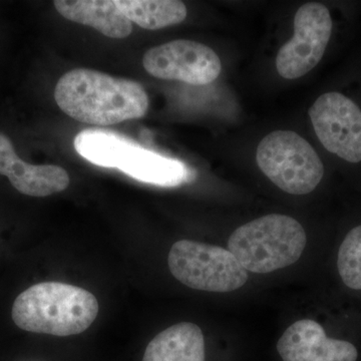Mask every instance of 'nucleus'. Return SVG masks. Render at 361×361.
<instances>
[{
  "label": "nucleus",
  "mask_w": 361,
  "mask_h": 361,
  "mask_svg": "<svg viewBox=\"0 0 361 361\" xmlns=\"http://www.w3.org/2000/svg\"><path fill=\"white\" fill-rule=\"evenodd\" d=\"M336 270L342 287L361 295V221L351 226L339 242Z\"/></svg>",
  "instance_id": "dca6fc26"
},
{
  "label": "nucleus",
  "mask_w": 361,
  "mask_h": 361,
  "mask_svg": "<svg viewBox=\"0 0 361 361\" xmlns=\"http://www.w3.org/2000/svg\"><path fill=\"white\" fill-rule=\"evenodd\" d=\"M307 243L303 226L290 216L269 214L237 228L228 250L247 271L267 274L300 259Z\"/></svg>",
  "instance_id": "7ed1b4c3"
},
{
  "label": "nucleus",
  "mask_w": 361,
  "mask_h": 361,
  "mask_svg": "<svg viewBox=\"0 0 361 361\" xmlns=\"http://www.w3.org/2000/svg\"><path fill=\"white\" fill-rule=\"evenodd\" d=\"M0 175L6 176L20 193L47 197L65 191L70 177L56 165L35 166L25 163L16 154L13 142L0 133Z\"/></svg>",
  "instance_id": "9d476101"
},
{
  "label": "nucleus",
  "mask_w": 361,
  "mask_h": 361,
  "mask_svg": "<svg viewBox=\"0 0 361 361\" xmlns=\"http://www.w3.org/2000/svg\"><path fill=\"white\" fill-rule=\"evenodd\" d=\"M54 99L66 115L90 125L141 118L149 109L148 94L139 82L87 68L68 71L59 78Z\"/></svg>",
  "instance_id": "f257e3e1"
},
{
  "label": "nucleus",
  "mask_w": 361,
  "mask_h": 361,
  "mask_svg": "<svg viewBox=\"0 0 361 361\" xmlns=\"http://www.w3.org/2000/svg\"><path fill=\"white\" fill-rule=\"evenodd\" d=\"M54 7L66 20L92 26L111 39H125L133 30L132 23L111 0H56Z\"/></svg>",
  "instance_id": "9b49d317"
},
{
  "label": "nucleus",
  "mask_w": 361,
  "mask_h": 361,
  "mask_svg": "<svg viewBox=\"0 0 361 361\" xmlns=\"http://www.w3.org/2000/svg\"><path fill=\"white\" fill-rule=\"evenodd\" d=\"M323 148L349 166H361V101L342 90L320 94L308 111Z\"/></svg>",
  "instance_id": "423d86ee"
},
{
  "label": "nucleus",
  "mask_w": 361,
  "mask_h": 361,
  "mask_svg": "<svg viewBox=\"0 0 361 361\" xmlns=\"http://www.w3.org/2000/svg\"><path fill=\"white\" fill-rule=\"evenodd\" d=\"M123 16L145 30H156L185 20L187 7L177 0H116Z\"/></svg>",
  "instance_id": "4468645a"
},
{
  "label": "nucleus",
  "mask_w": 361,
  "mask_h": 361,
  "mask_svg": "<svg viewBox=\"0 0 361 361\" xmlns=\"http://www.w3.org/2000/svg\"><path fill=\"white\" fill-rule=\"evenodd\" d=\"M277 351L283 361H357L360 357L355 341L330 336L322 323L310 318L285 330Z\"/></svg>",
  "instance_id": "1a4fd4ad"
},
{
  "label": "nucleus",
  "mask_w": 361,
  "mask_h": 361,
  "mask_svg": "<svg viewBox=\"0 0 361 361\" xmlns=\"http://www.w3.org/2000/svg\"><path fill=\"white\" fill-rule=\"evenodd\" d=\"M336 21L329 7L318 2L304 4L294 18V35L280 49L276 70L280 77L296 80L322 61L334 37Z\"/></svg>",
  "instance_id": "0eeeda50"
},
{
  "label": "nucleus",
  "mask_w": 361,
  "mask_h": 361,
  "mask_svg": "<svg viewBox=\"0 0 361 361\" xmlns=\"http://www.w3.org/2000/svg\"><path fill=\"white\" fill-rule=\"evenodd\" d=\"M99 302L90 292L61 282H42L26 289L13 306L20 329L70 336L85 331L96 320Z\"/></svg>",
  "instance_id": "f03ea898"
},
{
  "label": "nucleus",
  "mask_w": 361,
  "mask_h": 361,
  "mask_svg": "<svg viewBox=\"0 0 361 361\" xmlns=\"http://www.w3.org/2000/svg\"><path fill=\"white\" fill-rule=\"evenodd\" d=\"M258 167L282 191L307 195L322 184L325 166L314 148L292 130L266 135L256 152Z\"/></svg>",
  "instance_id": "20e7f679"
},
{
  "label": "nucleus",
  "mask_w": 361,
  "mask_h": 361,
  "mask_svg": "<svg viewBox=\"0 0 361 361\" xmlns=\"http://www.w3.org/2000/svg\"><path fill=\"white\" fill-rule=\"evenodd\" d=\"M135 142L115 133L85 130L75 137V148L85 160L99 167L116 168Z\"/></svg>",
  "instance_id": "2eb2a0df"
},
{
  "label": "nucleus",
  "mask_w": 361,
  "mask_h": 361,
  "mask_svg": "<svg viewBox=\"0 0 361 361\" xmlns=\"http://www.w3.org/2000/svg\"><path fill=\"white\" fill-rule=\"evenodd\" d=\"M142 66L152 77L193 85L211 84L222 70L220 58L211 47L187 39L152 47L145 54Z\"/></svg>",
  "instance_id": "6e6552de"
},
{
  "label": "nucleus",
  "mask_w": 361,
  "mask_h": 361,
  "mask_svg": "<svg viewBox=\"0 0 361 361\" xmlns=\"http://www.w3.org/2000/svg\"><path fill=\"white\" fill-rule=\"evenodd\" d=\"M205 339L200 327L182 322L164 330L145 351L142 361H205Z\"/></svg>",
  "instance_id": "f8f14e48"
},
{
  "label": "nucleus",
  "mask_w": 361,
  "mask_h": 361,
  "mask_svg": "<svg viewBox=\"0 0 361 361\" xmlns=\"http://www.w3.org/2000/svg\"><path fill=\"white\" fill-rule=\"evenodd\" d=\"M173 276L196 290L227 293L248 281V271L227 249L200 242L180 240L169 253Z\"/></svg>",
  "instance_id": "39448f33"
},
{
  "label": "nucleus",
  "mask_w": 361,
  "mask_h": 361,
  "mask_svg": "<svg viewBox=\"0 0 361 361\" xmlns=\"http://www.w3.org/2000/svg\"><path fill=\"white\" fill-rule=\"evenodd\" d=\"M118 169L141 182L165 187L177 186L190 175L184 164L158 155L135 142L123 156Z\"/></svg>",
  "instance_id": "ddd939ff"
}]
</instances>
